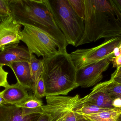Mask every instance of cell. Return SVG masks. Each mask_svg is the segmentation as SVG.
Segmentation results:
<instances>
[{
    "label": "cell",
    "instance_id": "obj_1",
    "mask_svg": "<svg viewBox=\"0 0 121 121\" xmlns=\"http://www.w3.org/2000/svg\"><path fill=\"white\" fill-rule=\"evenodd\" d=\"M85 29L77 47L121 36V11L113 0H84Z\"/></svg>",
    "mask_w": 121,
    "mask_h": 121
},
{
    "label": "cell",
    "instance_id": "obj_2",
    "mask_svg": "<svg viewBox=\"0 0 121 121\" xmlns=\"http://www.w3.org/2000/svg\"><path fill=\"white\" fill-rule=\"evenodd\" d=\"M11 16L18 23L37 27L67 47L62 31L55 21L48 0H8Z\"/></svg>",
    "mask_w": 121,
    "mask_h": 121
},
{
    "label": "cell",
    "instance_id": "obj_3",
    "mask_svg": "<svg viewBox=\"0 0 121 121\" xmlns=\"http://www.w3.org/2000/svg\"><path fill=\"white\" fill-rule=\"evenodd\" d=\"M42 75L46 89V96H65L79 87L76 84L77 70L67 51L43 59Z\"/></svg>",
    "mask_w": 121,
    "mask_h": 121
},
{
    "label": "cell",
    "instance_id": "obj_4",
    "mask_svg": "<svg viewBox=\"0 0 121 121\" xmlns=\"http://www.w3.org/2000/svg\"><path fill=\"white\" fill-rule=\"evenodd\" d=\"M56 24L68 45L77 47L84 31V20L74 11L68 0H48Z\"/></svg>",
    "mask_w": 121,
    "mask_h": 121
},
{
    "label": "cell",
    "instance_id": "obj_5",
    "mask_svg": "<svg viewBox=\"0 0 121 121\" xmlns=\"http://www.w3.org/2000/svg\"><path fill=\"white\" fill-rule=\"evenodd\" d=\"M21 25L24 28L21 32L20 40L27 45L31 55L47 59L67 51V47L47 32L32 26Z\"/></svg>",
    "mask_w": 121,
    "mask_h": 121
},
{
    "label": "cell",
    "instance_id": "obj_6",
    "mask_svg": "<svg viewBox=\"0 0 121 121\" xmlns=\"http://www.w3.org/2000/svg\"><path fill=\"white\" fill-rule=\"evenodd\" d=\"M121 46V36L106 40L101 45L92 48L78 49L70 55L78 70L107 57Z\"/></svg>",
    "mask_w": 121,
    "mask_h": 121
},
{
    "label": "cell",
    "instance_id": "obj_7",
    "mask_svg": "<svg viewBox=\"0 0 121 121\" xmlns=\"http://www.w3.org/2000/svg\"><path fill=\"white\" fill-rule=\"evenodd\" d=\"M114 57L113 52L107 57L77 70L76 82L78 86L88 88L100 81L103 78V72L108 69Z\"/></svg>",
    "mask_w": 121,
    "mask_h": 121
},
{
    "label": "cell",
    "instance_id": "obj_8",
    "mask_svg": "<svg viewBox=\"0 0 121 121\" xmlns=\"http://www.w3.org/2000/svg\"><path fill=\"white\" fill-rule=\"evenodd\" d=\"M107 81L97 84L91 93L79 99L76 107L84 105H94L107 109L114 108L113 99L107 90Z\"/></svg>",
    "mask_w": 121,
    "mask_h": 121
},
{
    "label": "cell",
    "instance_id": "obj_9",
    "mask_svg": "<svg viewBox=\"0 0 121 121\" xmlns=\"http://www.w3.org/2000/svg\"><path fill=\"white\" fill-rule=\"evenodd\" d=\"M21 26L11 16L0 22V51L8 46L18 45Z\"/></svg>",
    "mask_w": 121,
    "mask_h": 121
},
{
    "label": "cell",
    "instance_id": "obj_10",
    "mask_svg": "<svg viewBox=\"0 0 121 121\" xmlns=\"http://www.w3.org/2000/svg\"><path fill=\"white\" fill-rule=\"evenodd\" d=\"M31 56L27 48L18 45H10L0 52V65L10 67L14 63L29 62Z\"/></svg>",
    "mask_w": 121,
    "mask_h": 121
},
{
    "label": "cell",
    "instance_id": "obj_11",
    "mask_svg": "<svg viewBox=\"0 0 121 121\" xmlns=\"http://www.w3.org/2000/svg\"><path fill=\"white\" fill-rule=\"evenodd\" d=\"M41 114L23 117L22 109L15 105L3 104L0 106V121H37Z\"/></svg>",
    "mask_w": 121,
    "mask_h": 121
},
{
    "label": "cell",
    "instance_id": "obj_12",
    "mask_svg": "<svg viewBox=\"0 0 121 121\" xmlns=\"http://www.w3.org/2000/svg\"><path fill=\"white\" fill-rule=\"evenodd\" d=\"M10 68L15 74L18 83L26 89L33 91L35 84L31 76L28 62L14 63Z\"/></svg>",
    "mask_w": 121,
    "mask_h": 121
},
{
    "label": "cell",
    "instance_id": "obj_13",
    "mask_svg": "<svg viewBox=\"0 0 121 121\" xmlns=\"http://www.w3.org/2000/svg\"><path fill=\"white\" fill-rule=\"evenodd\" d=\"M27 89L19 83L9 85L3 91L4 104L16 105L29 95Z\"/></svg>",
    "mask_w": 121,
    "mask_h": 121
},
{
    "label": "cell",
    "instance_id": "obj_14",
    "mask_svg": "<svg viewBox=\"0 0 121 121\" xmlns=\"http://www.w3.org/2000/svg\"><path fill=\"white\" fill-rule=\"evenodd\" d=\"M15 106L21 108L22 116L25 117L33 114L42 113L43 103L42 100L36 98L34 95H29Z\"/></svg>",
    "mask_w": 121,
    "mask_h": 121
},
{
    "label": "cell",
    "instance_id": "obj_15",
    "mask_svg": "<svg viewBox=\"0 0 121 121\" xmlns=\"http://www.w3.org/2000/svg\"><path fill=\"white\" fill-rule=\"evenodd\" d=\"M121 114V108L109 109L97 113L82 116L92 121H117Z\"/></svg>",
    "mask_w": 121,
    "mask_h": 121
},
{
    "label": "cell",
    "instance_id": "obj_16",
    "mask_svg": "<svg viewBox=\"0 0 121 121\" xmlns=\"http://www.w3.org/2000/svg\"><path fill=\"white\" fill-rule=\"evenodd\" d=\"M28 63L31 76L35 86L44 71L43 60V59H38L35 55L32 54Z\"/></svg>",
    "mask_w": 121,
    "mask_h": 121
},
{
    "label": "cell",
    "instance_id": "obj_17",
    "mask_svg": "<svg viewBox=\"0 0 121 121\" xmlns=\"http://www.w3.org/2000/svg\"><path fill=\"white\" fill-rule=\"evenodd\" d=\"M112 109L101 108L94 105H84L75 107L73 111L76 114L79 116H84L97 113Z\"/></svg>",
    "mask_w": 121,
    "mask_h": 121
},
{
    "label": "cell",
    "instance_id": "obj_18",
    "mask_svg": "<svg viewBox=\"0 0 121 121\" xmlns=\"http://www.w3.org/2000/svg\"><path fill=\"white\" fill-rule=\"evenodd\" d=\"M107 90L112 99L121 100V84L110 79L107 81Z\"/></svg>",
    "mask_w": 121,
    "mask_h": 121
},
{
    "label": "cell",
    "instance_id": "obj_19",
    "mask_svg": "<svg viewBox=\"0 0 121 121\" xmlns=\"http://www.w3.org/2000/svg\"><path fill=\"white\" fill-rule=\"evenodd\" d=\"M47 104L42 107L43 112L37 121H49L52 114V103L50 96H46Z\"/></svg>",
    "mask_w": 121,
    "mask_h": 121
},
{
    "label": "cell",
    "instance_id": "obj_20",
    "mask_svg": "<svg viewBox=\"0 0 121 121\" xmlns=\"http://www.w3.org/2000/svg\"><path fill=\"white\" fill-rule=\"evenodd\" d=\"M76 14L84 20L85 6L84 0H68Z\"/></svg>",
    "mask_w": 121,
    "mask_h": 121
},
{
    "label": "cell",
    "instance_id": "obj_21",
    "mask_svg": "<svg viewBox=\"0 0 121 121\" xmlns=\"http://www.w3.org/2000/svg\"><path fill=\"white\" fill-rule=\"evenodd\" d=\"M34 96L39 99L46 97V89L44 80L42 76L38 80L33 91Z\"/></svg>",
    "mask_w": 121,
    "mask_h": 121
},
{
    "label": "cell",
    "instance_id": "obj_22",
    "mask_svg": "<svg viewBox=\"0 0 121 121\" xmlns=\"http://www.w3.org/2000/svg\"><path fill=\"white\" fill-rule=\"evenodd\" d=\"M10 16L8 0H0V22Z\"/></svg>",
    "mask_w": 121,
    "mask_h": 121
},
{
    "label": "cell",
    "instance_id": "obj_23",
    "mask_svg": "<svg viewBox=\"0 0 121 121\" xmlns=\"http://www.w3.org/2000/svg\"><path fill=\"white\" fill-rule=\"evenodd\" d=\"M3 67V65H0V87L6 88L9 85L7 81L8 73L4 70Z\"/></svg>",
    "mask_w": 121,
    "mask_h": 121
},
{
    "label": "cell",
    "instance_id": "obj_24",
    "mask_svg": "<svg viewBox=\"0 0 121 121\" xmlns=\"http://www.w3.org/2000/svg\"><path fill=\"white\" fill-rule=\"evenodd\" d=\"M74 108L68 111L65 117V121H77V115L73 111Z\"/></svg>",
    "mask_w": 121,
    "mask_h": 121
},
{
    "label": "cell",
    "instance_id": "obj_25",
    "mask_svg": "<svg viewBox=\"0 0 121 121\" xmlns=\"http://www.w3.org/2000/svg\"><path fill=\"white\" fill-rule=\"evenodd\" d=\"M111 62H113V67L119 68L121 66V54L116 57L112 58Z\"/></svg>",
    "mask_w": 121,
    "mask_h": 121
},
{
    "label": "cell",
    "instance_id": "obj_26",
    "mask_svg": "<svg viewBox=\"0 0 121 121\" xmlns=\"http://www.w3.org/2000/svg\"><path fill=\"white\" fill-rule=\"evenodd\" d=\"M111 79L113 80L117 83L121 84V72L114 76L111 77Z\"/></svg>",
    "mask_w": 121,
    "mask_h": 121
},
{
    "label": "cell",
    "instance_id": "obj_27",
    "mask_svg": "<svg viewBox=\"0 0 121 121\" xmlns=\"http://www.w3.org/2000/svg\"><path fill=\"white\" fill-rule=\"evenodd\" d=\"M77 115V121H92L89 119H87L86 118L82 117V116Z\"/></svg>",
    "mask_w": 121,
    "mask_h": 121
},
{
    "label": "cell",
    "instance_id": "obj_28",
    "mask_svg": "<svg viewBox=\"0 0 121 121\" xmlns=\"http://www.w3.org/2000/svg\"><path fill=\"white\" fill-rule=\"evenodd\" d=\"M121 66L119 68H118L117 69L115 72L111 75V77H113L114 76L116 75H117L119 73H121Z\"/></svg>",
    "mask_w": 121,
    "mask_h": 121
},
{
    "label": "cell",
    "instance_id": "obj_29",
    "mask_svg": "<svg viewBox=\"0 0 121 121\" xmlns=\"http://www.w3.org/2000/svg\"><path fill=\"white\" fill-rule=\"evenodd\" d=\"M113 0L121 11V0Z\"/></svg>",
    "mask_w": 121,
    "mask_h": 121
},
{
    "label": "cell",
    "instance_id": "obj_30",
    "mask_svg": "<svg viewBox=\"0 0 121 121\" xmlns=\"http://www.w3.org/2000/svg\"><path fill=\"white\" fill-rule=\"evenodd\" d=\"M4 104V100L3 96V91L0 92V106Z\"/></svg>",
    "mask_w": 121,
    "mask_h": 121
},
{
    "label": "cell",
    "instance_id": "obj_31",
    "mask_svg": "<svg viewBox=\"0 0 121 121\" xmlns=\"http://www.w3.org/2000/svg\"><path fill=\"white\" fill-rule=\"evenodd\" d=\"M117 121H121V114L119 117Z\"/></svg>",
    "mask_w": 121,
    "mask_h": 121
},
{
    "label": "cell",
    "instance_id": "obj_32",
    "mask_svg": "<svg viewBox=\"0 0 121 121\" xmlns=\"http://www.w3.org/2000/svg\"></svg>",
    "mask_w": 121,
    "mask_h": 121
}]
</instances>
